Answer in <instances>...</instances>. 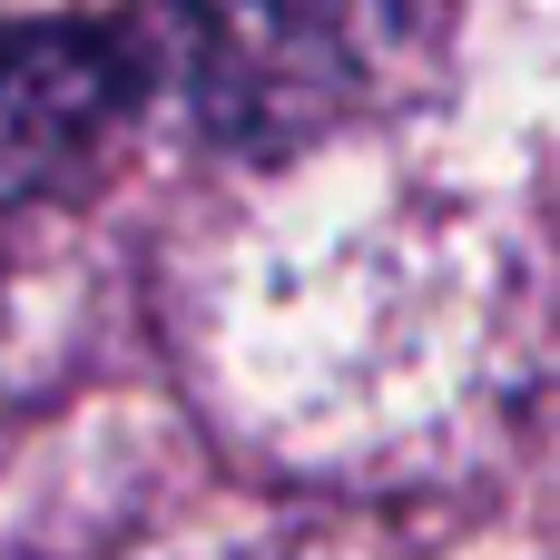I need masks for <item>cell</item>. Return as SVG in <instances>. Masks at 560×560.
Returning a JSON list of instances; mask_svg holds the SVG:
<instances>
[{
	"label": "cell",
	"instance_id": "obj_1",
	"mask_svg": "<svg viewBox=\"0 0 560 560\" xmlns=\"http://www.w3.org/2000/svg\"><path fill=\"white\" fill-rule=\"evenodd\" d=\"M423 20L433 0H158V59L207 138L305 148L404 79Z\"/></svg>",
	"mask_w": 560,
	"mask_h": 560
},
{
	"label": "cell",
	"instance_id": "obj_2",
	"mask_svg": "<svg viewBox=\"0 0 560 560\" xmlns=\"http://www.w3.org/2000/svg\"><path fill=\"white\" fill-rule=\"evenodd\" d=\"M128 59L69 20H0V197L59 187L118 118Z\"/></svg>",
	"mask_w": 560,
	"mask_h": 560
}]
</instances>
